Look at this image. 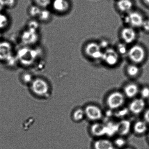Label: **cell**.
<instances>
[{"mask_svg": "<svg viewBox=\"0 0 149 149\" xmlns=\"http://www.w3.org/2000/svg\"><path fill=\"white\" fill-rule=\"evenodd\" d=\"M41 52L40 49L24 46L18 50L16 56L19 63L25 67H30L40 58Z\"/></svg>", "mask_w": 149, "mask_h": 149, "instance_id": "obj_1", "label": "cell"}, {"mask_svg": "<svg viewBox=\"0 0 149 149\" xmlns=\"http://www.w3.org/2000/svg\"><path fill=\"white\" fill-rule=\"evenodd\" d=\"M126 100L123 91H115L107 95L104 102L108 109L114 111L125 106Z\"/></svg>", "mask_w": 149, "mask_h": 149, "instance_id": "obj_2", "label": "cell"}, {"mask_svg": "<svg viewBox=\"0 0 149 149\" xmlns=\"http://www.w3.org/2000/svg\"><path fill=\"white\" fill-rule=\"evenodd\" d=\"M86 119L91 123L102 121L104 112L101 107L94 103H88L83 107Z\"/></svg>", "mask_w": 149, "mask_h": 149, "instance_id": "obj_3", "label": "cell"}, {"mask_svg": "<svg viewBox=\"0 0 149 149\" xmlns=\"http://www.w3.org/2000/svg\"><path fill=\"white\" fill-rule=\"evenodd\" d=\"M127 107L130 115L139 116L143 114L146 109V101L138 97L130 100Z\"/></svg>", "mask_w": 149, "mask_h": 149, "instance_id": "obj_4", "label": "cell"}, {"mask_svg": "<svg viewBox=\"0 0 149 149\" xmlns=\"http://www.w3.org/2000/svg\"><path fill=\"white\" fill-rule=\"evenodd\" d=\"M39 40L38 32L27 29L21 36V41L24 46L33 47L37 43Z\"/></svg>", "mask_w": 149, "mask_h": 149, "instance_id": "obj_5", "label": "cell"}, {"mask_svg": "<svg viewBox=\"0 0 149 149\" xmlns=\"http://www.w3.org/2000/svg\"><path fill=\"white\" fill-rule=\"evenodd\" d=\"M31 86L33 92L39 96L45 95L49 91V86L47 82L41 78L34 79L31 83Z\"/></svg>", "mask_w": 149, "mask_h": 149, "instance_id": "obj_6", "label": "cell"}, {"mask_svg": "<svg viewBox=\"0 0 149 149\" xmlns=\"http://www.w3.org/2000/svg\"><path fill=\"white\" fill-rule=\"evenodd\" d=\"M89 132L94 139L106 137L107 130L105 123L99 121L91 123L89 127Z\"/></svg>", "mask_w": 149, "mask_h": 149, "instance_id": "obj_7", "label": "cell"}, {"mask_svg": "<svg viewBox=\"0 0 149 149\" xmlns=\"http://www.w3.org/2000/svg\"><path fill=\"white\" fill-rule=\"evenodd\" d=\"M128 56L134 63L143 62L145 57V51L143 47L136 45L132 47L128 50Z\"/></svg>", "mask_w": 149, "mask_h": 149, "instance_id": "obj_8", "label": "cell"}, {"mask_svg": "<svg viewBox=\"0 0 149 149\" xmlns=\"http://www.w3.org/2000/svg\"><path fill=\"white\" fill-rule=\"evenodd\" d=\"M13 55V49L10 42L0 41V61L5 63Z\"/></svg>", "mask_w": 149, "mask_h": 149, "instance_id": "obj_9", "label": "cell"}, {"mask_svg": "<svg viewBox=\"0 0 149 149\" xmlns=\"http://www.w3.org/2000/svg\"><path fill=\"white\" fill-rule=\"evenodd\" d=\"M86 54L92 59H102L103 52L99 44L95 42H90L87 44L85 49Z\"/></svg>", "mask_w": 149, "mask_h": 149, "instance_id": "obj_10", "label": "cell"}, {"mask_svg": "<svg viewBox=\"0 0 149 149\" xmlns=\"http://www.w3.org/2000/svg\"><path fill=\"white\" fill-rule=\"evenodd\" d=\"M92 149H116L112 139L107 137L95 139L92 143Z\"/></svg>", "mask_w": 149, "mask_h": 149, "instance_id": "obj_11", "label": "cell"}, {"mask_svg": "<svg viewBox=\"0 0 149 149\" xmlns=\"http://www.w3.org/2000/svg\"><path fill=\"white\" fill-rule=\"evenodd\" d=\"M125 22L132 28L142 26L144 19L141 14L136 12H130L125 17Z\"/></svg>", "mask_w": 149, "mask_h": 149, "instance_id": "obj_12", "label": "cell"}, {"mask_svg": "<svg viewBox=\"0 0 149 149\" xmlns=\"http://www.w3.org/2000/svg\"><path fill=\"white\" fill-rule=\"evenodd\" d=\"M102 59L108 65L114 66L118 62L119 55L118 53L113 49L108 48L103 52Z\"/></svg>", "mask_w": 149, "mask_h": 149, "instance_id": "obj_13", "label": "cell"}, {"mask_svg": "<svg viewBox=\"0 0 149 149\" xmlns=\"http://www.w3.org/2000/svg\"><path fill=\"white\" fill-rule=\"evenodd\" d=\"M132 123L128 118L118 121V135L126 137L132 133Z\"/></svg>", "mask_w": 149, "mask_h": 149, "instance_id": "obj_14", "label": "cell"}, {"mask_svg": "<svg viewBox=\"0 0 149 149\" xmlns=\"http://www.w3.org/2000/svg\"><path fill=\"white\" fill-rule=\"evenodd\" d=\"M149 125L143 119L132 122V133L136 136H141L148 132Z\"/></svg>", "mask_w": 149, "mask_h": 149, "instance_id": "obj_15", "label": "cell"}, {"mask_svg": "<svg viewBox=\"0 0 149 149\" xmlns=\"http://www.w3.org/2000/svg\"><path fill=\"white\" fill-rule=\"evenodd\" d=\"M139 91L140 88L137 84L130 83L125 86L122 91L126 98L130 100L138 97Z\"/></svg>", "mask_w": 149, "mask_h": 149, "instance_id": "obj_16", "label": "cell"}, {"mask_svg": "<svg viewBox=\"0 0 149 149\" xmlns=\"http://www.w3.org/2000/svg\"><path fill=\"white\" fill-rule=\"evenodd\" d=\"M121 36L125 43L130 44L134 41L136 37V33L133 28L128 27L122 30Z\"/></svg>", "mask_w": 149, "mask_h": 149, "instance_id": "obj_17", "label": "cell"}, {"mask_svg": "<svg viewBox=\"0 0 149 149\" xmlns=\"http://www.w3.org/2000/svg\"><path fill=\"white\" fill-rule=\"evenodd\" d=\"M52 7L57 13H63L68 9L69 4L67 0H54Z\"/></svg>", "mask_w": 149, "mask_h": 149, "instance_id": "obj_18", "label": "cell"}, {"mask_svg": "<svg viewBox=\"0 0 149 149\" xmlns=\"http://www.w3.org/2000/svg\"><path fill=\"white\" fill-rule=\"evenodd\" d=\"M71 119L75 123H80L86 119L85 112L83 107L75 108L71 113Z\"/></svg>", "mask_w": 149, "mask_h": 149, "instance_id": "obj_19", "label": "cell"}, {"mask_svg": "<svg viewBox=\"0 0 149 149\" xmlns=\"http://www.w3.org/2000/svg\"><path fill=\"white\" fill-rule=\"evenodd\" d=\"M112 140L116 149H122L128 145L126 137L117 135Z\"/></svg>", "mask_w": 149, "mask_h": 149, "instance_id": "obj_20", "label": "cell"}, {"mask_svg": "<svg viewBox=\"0 0 149 149\" xmlns=\"http://www.w3.org/2000/svg\"><path fill=\"white\" fill-rule=\"evenodd\" d=\"M130 115L128 107H124L114 111V117L118 120L127 118V116Z\"/></svg>", "mask_w": 149, "mask_h": 149, "instance_id": "obj_21", "label": "cell"}, {"mask_svg": "<svg viewBox=\"0 0 149 149\" xmlns=\"http://www.w3.org/2000/svg\"><path fill=\"white\" fill-rule=\"evenodd\" d=\"M133 4L131 0H119L117 6L120 11L123 12L130 11L132 8Z\"/></svg>", "mask_w": 149, "mask_h": 149, "instance_id": "obj_22", "label": "cell"}, {"mask_svg": "<svg viewBox=\"0 0 149 149\" xmlns=\"http://www.w3.org/2000/svg\"><path fill=\"white\" fill-rule=\"evenodd\" d=\"M51 18V13L46 8H42L40 13L37 19L40 21L46 22L48 21Z\"/></svg>", "mask_w": 149, "mask_h": 149, "instance_id": "obj_23", "label": "cell"}, {"mask_svg": "<svg viewBox=\"0 0 149 149\" xmlns=\"http://www.w3.org/2000/svg\"><path fill=\"white\" fill-rule=\"evenodd\" d=\"M9 23V18L5 14L0 13V30L6 28Z\"/></svg>", "mask_w": 149, "mask_h": 149, "instance_id": "obj_24", "label": "cell"}, {"mask_svg": "<svg viewBox=\"0 0 149 149\" xmlns=\"http://www.w3.org/2000/svg\"><path fill=\"white\" fill-rule=\"evenodd\" d=\"M42 8L37 5L32 6L29 8V13L32 18H37V19L40 13Z\"/></svg>", "mask_w": 149, "mask_h": 149, "instance_id": "obj_25", "label": "cell"}, {"mask_svg": "<svg viewBox=\"0 0 149 149\" xmlns=\"http://www.w3.org/2000/svg\"><path fill=\"white\" fill-rule=\"evenodd\" d=\"M127 73L131 77H135L139 73V70L138 66L134 64L129 65L127 69Z\"/></svg>", "mask_w": 149, "mask_h": 149, "instance_id": "obj_26", "label": "cell"}, {"mask_svg": "<svg viewBox=\"0 0 149 149\" xmlns=\"http://www.w3.org/2000/svg\"><path fill=\"white\" fill-rule=\"evenodd\" d=\"M139 97L146 101L149 99V88L144 87L140 89L139 92Z\"/></svg>", "mask_w": 149, "mask_h": 149, "instance_id": "obj_27", "label": "cell"}, {"mask_svg": "<svg viewBox=\"0 0 149 149\" xmlns=\"http://www.w3.org/2000/svg\"><path fill=\"white\" fill-rule=\"evenodd\" d=\"M125 43H119L118 45V52L121 54H125L126 53H128V49L127 45Z\"/></svg>", "mask_w": 149, "mask_h": 149, "instance_id": "obj_28", "label": "cell"}, {"mask_svg": "<svg viewBox=\"0 0 149 149\" xmlns=\"http://www.w3.org/2000/svg\"><path fill=\"white\" fill-rule=\"evenodd\" d=\"M37 6L42 8H46L51 3V0H35Z\"/></svg>", "mask_w": 149, "mask_h": 149, "instance_id": "obj_29", "label": "cell"}, {"mask_svg": "<svg viewBox=\"0 0 149 149\" xmlns=\"http://www.w3.org/2000/svg\"><path fill=\"white\" fill-rule=\"evenodd\" d=\"M39 27H40V24L37 21L31 20L28 23V29H32L38 31Z\"/></svg>", "mask_w": 149, "mask_h": 149, "instance_id": "obj_30", "label": "cell"}, {"mask_svg": "<svg viewBox=\"0 0 149 149\" xmlns=\"http://www.w3.org/2000/svg\"><path fill=\"white\" fill-rule=\"evenodd\" d=\"M22 79L23 81L26 83H29L31 84L34 79L33 75L29 73H25L22 75Z\"/></svg>", "mask_w": 149, "mask_h": 149, "instance_id": "obj_31", "label": "cell"}, {"mask_svg": "<svg viewBox=\"0 0 149 149\" xmlns=\"http://www.w3.org/2000/svg\"><path fill=\"white\" fill-rule=\"evenodd\" d=\"M5 6L8 8H12L15 4V0H5Z\"/></svg>", "mask_w": 149, "mask_h": 149, "instance_id": "obj_32", "label": "cell"}, {"mask_svg": "<svg viewBox=\"0 0 149 149\" xmlns=\"http://www.w3.org/2000/svg\"><path fill=\"white\" fill-rule=\"evenodd\" d=\"M143 119L149 125V108H146L143 114Z\"/></svg>", "mask_w": 149, "mask_h": 149, "instance_id": "obj_33", "label": "cell"}, {"mask_svg": "<svg viewBox=\"0 0 149 149\" xmlns=\"http://www.w3.org/2000/svg\"><path fill=\"white\" fill-rule=\"evenodd\" d=\"M142 26L145 31L149 32V19L144 20Z\"/></svg>", "mask_w": 149, "mask_h": 149, "instance_id": "obj_34", "label": "cell"}, {"mask_svg": "<svg viewBox=\"0 0 149 149\" xmlns=\"http://www.w3.org/2000/svg\"><path fill=\"white\" fill-rule=\"evenodd\" d=\"M100 47L102 48H105L107 47L108 46V42L106 40H102L100 42Z\"/></svg>", "mask_w": 149, "mask_h": 149, "instance_id": "obj_35", "label": "cell"}, {"mask_svg": "<svg viewBox=\"0 0 149 149\" xmlns=\"http://www.w3.org/2000/svg\"><path fill=\"white\" fill-rule=\"evenodd\" d=\"M5 6V0H0V13H1Z\"/></svg>", "mask_w": 149, "mask_h": 149, "instance_id": "obj_36", "label": "cell"}, {"mask_svg": "<svg viewBox=\"0 0 149 149\" xmlns=\"http://www.w3.org/2000/svg\"><path fill=\"white\" fill-rule=\"evenodd\" d=\"M122 149H135L134 147H132L131 146H130L128 145L127 146H125L124 148H123Z\"/></svg>", "mask_w": 149, "mask_h": 149, "instance_id": "obj_37", "label": "cell"}, {"mask_svg": "<svg viewBox=\"0 0 149 149\" xmlns=\"http://www.w3.org/2000/svg\"><path fill=\"white\" fill-rule=\"evenodd\" d=\"M144 1L147 5H149V0H144Z\"/></svg>", "mask_w": 149, "mask_h": 149, "instance_id": "obj_38", "label": "cell"}, {"mask_svg": "<svg viewBox=\"0 0 149 149\" xmlns=\"http://www.w3.org/2000/svg\"><path fill=\"white\" fill-rule=\"evenodd\" d=\"M1 37H2V34H1V30H0V40H1Z\"/></svg>", "mask_w": 149, "mask_h": 149, "instance_id": "obj_39", "label": "cell"}, {"mask_svg": "<svg viewBox=\"0 0 149 149\" xmlns=\"http://www.w3.org/2000/svg\"><path fill=\"white\" fill-rule=\"evenodd\" d=\"M148 139H149V131H148Z\"/></svg>", "mask_w": 149, "mask_h": 149, "instance_id": "obj_40", "label": "cell"}]
</instances>
